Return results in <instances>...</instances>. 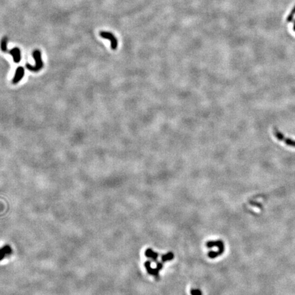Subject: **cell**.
Here are the masks:
<instances>
[{"label":"cell","mask_w":295,"mask_h":295,"mask_svg":"<svg viewBox=\"0 0 295 295\" xmlns=\"http://www.w3.org/2000/svg\"><path fill=\"white\" fill-rule=\"evenodd\" d=\"M24 74H25L24 68H23L22 66H19V67H18L17 69H16L14 76L13 79V83L14 84H18L19 82L23 78Z\"/></svg>","instance_id":"obj_3"},{"label":"cell","mask_w":295,"mask_h":295,"mask_svg":"<svg viewBox=\"0 0 295 295\" xmlns=\"http://www.w3.org/2000/svg\"><path fill=\"white\" fill-rule=\"evenodd\" d=\"M145 255L146 257L150 258L152 260L155 262H156L157 258H158V255H159L158 254L155 252V251H153L151 249H148L146 251H145Z\"/></svg>","instance_id":"obj_8"},{"label":"cell","mask_w":295,"mask_h":295,"mask_svg":"<svg viewBox=\"0 0 295 295\" xmlns=\"http://www.w3.org/2000/svg\"><path fill=\"white\" fill-rule=\"evenodd\" d=\"M144 266L145 267V269H146L147 271H148V273L149 274H150L152 275H153V276H155L156 277V280H159V271L157 270L156 269H153L151 268V266H150V261H147V262H145V264H144Z\"/></svg>","instance_id":"obj_7"},{"label":"cell","mask_w":295,"mask_h":295,"mask_svg":"<svg viewBox=\"0 0 295 295\" xmlns=\"http://www.w3.org/2000/svg\"><path fill=\"white\" fill-rule=\"evenodd\" d=\"M13 253V249L8 245L3 246L0 248V261L9 256Z\"/></svg>","instance_id":"obj_4"},{"label":"cell","mask_w":295,"mask_h":295,"mask_svg":"<svg viewBox=\"0 0 295 295\" xmlns=\"http://www.w3.org/2000/svg\"><path fill=\"white\" fill-rule=\"evenodd\" d=\"M191 295H202V291L199 289H191Z\"/></svg>","instance_id":"obj_13"},{"label":"cell","mask_w":295,"mask_h":295,"mask_svg":"<svg viewBox=\"0 0 295 295\" xmlns=\"http://www.w3.org/2000/svg\"><path fill=\"white\" fill-rule=\"evenodd\" d=\"M221 254H222V253L219 250L217 251H211L209 253H208V256H209V258H217V255H220Z\"/></svg>","instance_id":"obj_11"},{"label":"cell","mask_w":295,"mask_h":295,"mask_svg":"<svg viewBox=\"0 0 295 295\" xmlns=\"http://www.w3.org/2000/svg\"><path fill=\"white\" fill-rule=\"evenodd\" d=\"M294 24H295V21H294Z\"/></svg>","instance_id":"obj_15"},{"label":"cell","mask_w":295,"mask_h":295,"mask_svg":"<svg viewBox=\"0 0 295 295\" xmlns=\"http://www.w3.org/2000/svg\"><path fill=\"white\" fill-rule=\"evenodd\" d=\"M206 246L209 248L213 247H218L219 251H221V253L223 252L224 251V245L223 243L221 241H209L206 243Z\"/></svg>","instance_id":"obj_6"},{"label":"cell","mask_w":295,"mask_h":295,"mask_svg":"<svg viewBox=\"0 0 295 295\" xmlns=\"http://www.w3.org/2000/svg\"><path fill=\"white\" fill-rule=\"evenodd\" d=\"M100 36L103 38L107 39L111 42V48L113 50H116L117 46V40L116 39V36L111 33L108 32V31H101L100 32Z\"/></svg>","instance_id":"obj_2"},{"label":"cell","mask_w":295,"mask_h":295,"mask_svg":"<svg viewBox=\"0 0 295 295\" xmlns=\"http://www.w3.org/2000/svg\"><path fill=\"white\" fill-rule=\"evenodd\" d=\"M9 53L13 56V60L15 63H19L21 61V51L18 47H14V48L12 49L9 52Z\"/></svg>","instance_id":"obj_5"},{"label":"cell","mask_w":295,"mask_h":295,"mask_svg":"<svg viewBox=\"0 0 295 295\" xmlns=\"http://www.w3.org/2000/svg\"><path fill=\"white\" fill-rule=\"evenodd\" d=\"M294 14H295V6H294V7L293 8V9L292 10V11H291V13H290V14L288 15V18H287V22L289 23V22L292 21Z\"/></svg>","instance_id":"obj_12"},{"label":"cell","mask_w":295,"mask_h":295,"mask_svg":"<svg viewBox=\"0 0 295 295\" xmlns=\"http://www.w3.org/2000/svg\"><path fill=\"white\" fill-rule=\"evenodd\" d=\"M32 56L35 60V62H36V64H35V66H32L27 63L25 64L26 68L30 70L31 72L36 73L40 71L43 68V66H44V64H43L41 58V52L39 50H35L32 53Z\"/></svg>","instance_id":"obj_1"},{"label":"cell","mask_w":295,"mask_h":295,"mask_svg":"<svg viewBox=\"0 0 295 295\" xmlns=\"http://www.w3.org/2000/svg\"><path fill=\"white\" fill-rule=\"evenodd\" d=\"M173 258H174V254L172 252H169L166 255H162V262H165L167 260H172Z\"/></svg>","instance_id":"obj_10"},{"label":"cell","mask_w":295,"mask_h":295,"mask_svg":"<svg viewBox=\"0 0 295 295\" xmlns=\"http://www.w3.org/2000/svg\"><path fill=\"white\" fill-rule=\"evenodd\" d=\"M7 45H8V38L7 37H3L1 42H0V46H1V50L3 52H8V49H7Z\"/></svg>","instance_id":"obj_9"},{"label":"cell","mask_w":295,"mask_h":295,"mask_svg":"<svg viewBox=\"0 0 295 295\" xmlns=\"http://www.w3.org/2000/svg\"><path fill=\"white\" fill-rule=\"evenodd\" d=\"M293 30H294V31H295V24H294V26H293Z\"/></svg>","instance_id":"obj_14"}]
</instances>
